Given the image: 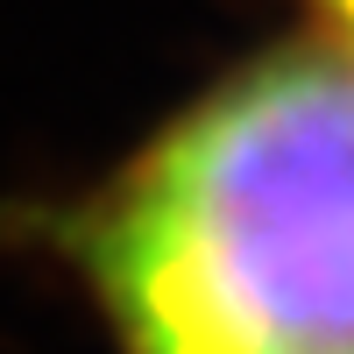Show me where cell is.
I'll return each instance as SVG.
<instances>
[{
  "label": "cell",
  "mask_w": 354,
  "mask_h": 354,
  "mask_svg": "<svg viewBox=\"0 0 354 354\" xmlns=\"http://www.w3.org/2000/svg\"><path fill=\"white\" fill-rule=\"evenodd\" d=\"M0 234L106 354H354V57L255 50Z\"/></svg>",
  "instance_id": "6da1fadb"
},
{
  "label": "cell",
  "mask_w": 354,
  "mask_h": 354,
  "mask_svg": "<svg viewBox=\"0 0 354 354\" xmlns=\"http://www.w3.org/2000/svg\"><path fill=\"white\" fill-rule=\"evenodd\" d=\"M298 8H305V28L319 43H333V50L354 57V0H298Z\"/></svg>",
  "instance_id": "7a4b0ae2"
}]
</instances>
